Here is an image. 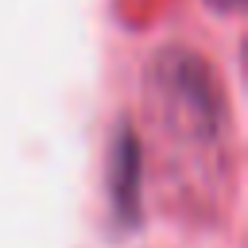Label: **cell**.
Here are the masks:
<instances>
[{"label": "cell", "instance_id": "1", "mask_svg": "<svg viewBox=\"0 0 248 248\" xmlns=\"http://www.w3.org/2000/svg\"><path fill=\"white\" fill-rule=\"evenodd\" d=\"M136 178H140V147L132 132L116 136V159H112V186H116V205L132 209L136 205Z\"/></svg>", "mask_w": 248, "mask_h": 248}]
</instances>
